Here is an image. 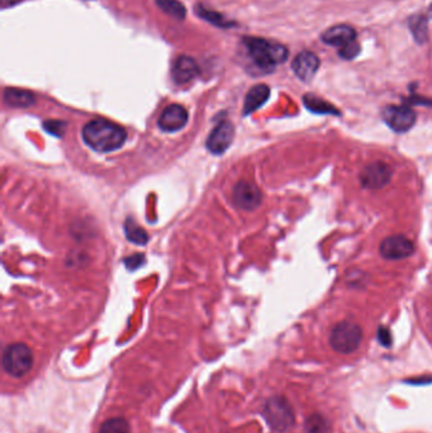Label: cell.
Listing matches in <instances>:
<instances>
[{
	"mask_svg": "<svg viewBox=\"0 0 432 433\" xmlns=\"http://www.w3.org/2000/svg\"><path fill=\"white\" fill-rule=\"evenodd\" d=\"M81 136L92 150L100 154L119 150L127 139V132L123 127L103 118L88 122Z\"/></svg>",
	"mask_w": 432,
	"mask_h": 433,
	"instance_id": "obj_1",
	"label": "cell"
},
{
	"mask_svg": "<svg viewBox=\"0 0 432 433\" xmlns=\"http://www.w3.org/2000/svg\"><path fill=\"white\" fill-rule=\"evenodd\" d=\"M245 46L247 47L250 57L262 70H273L276 65L286 62L289 52L288 48L280 43L270 42L264 38L246 37Z\"/></svg>",
	"mask_w": 432,
	"mask_h": 433,
	"instance_id": "obj_2",
	"label": "cell"
},
{
	"mask_svg": "<svg viewBox=\"0 0 432 433\" xmlns=\"http://www.w3.org/2000/svg\"><path fill=\"white\" fill-rule=\"evenodd\" d=\"M363 341V330L351 321H342L334 325L329 333V346L334 351L349 355L359 349Z\"/></svg>",
	"mask_w": 432,
	"mask_h": 433,
	"instance_id": "obj_3",
	"label": "cell"
},
{
	"mask_svg": "<svg viewBox=\"0 0 432 433\" xmlns=\"http://www.w3.org/2000/svg\"><path fill=\"white\" fill-rule=\"evenodd\" d=\"M33 366L32 350L25 343H12L3 352V367L13 378H22Z\"/></svg>",
	"mask_w": 432,
	"mask_h": 433,
	"instance_id": "obj_4",
	"label": "cell"
},
{
	"mask_svg": "<svg viewBox=\"0 0 432 433\" xmlns=\"http://www.w3.org/2000/svg\"><path fill=\"white\" fill-rule=\"evenodd\" d=\"M262 415L269 427L276 432H286L294 425V413L286 398L273 397L267 400Z\"/></svg>",
	"mask_w": 432,
	"mask_h": 433,
	"instance_id": "obj_5",
	"label": "cell"
},
{
	"mask_svg": "<svg viewBox=\"0 0 432 433\" xmlns=\"http://www.w3.org/2000/svg\"><path fill=\"white\" fill-rule=\"evenodd\" d=\"M392 175H393V168L390 163L374 161L361 170L359 175L360 184L366 189L377 190L385 187L390 183Z\"/></svg>",
	"mask_w": 432,
	"mask_h": 433,
	"instance_id": "obj_6",
	"label": "cell"
},
{
	"mask_svg": "<svg viewBox=\"0 0 432 433\" xmlns=\"http://www.w3.org/2000/svg\"><path fill=\"white\" fill-rule=\"evenodd\" d=\"M383 120L395 132L403 133L409 131L416 123V113L407 105H388L382 112Z\"/></svg>",
	"mask_w": 432,
	"mask_h": 433,
	"instance_id": "obj_7",
	"label": "cell"
},
{
	"mask_svg": "<svg viewBox=\"0 0 432 433\" xmlns=\"http://www.w3.org/2000/svg\"><path fill=\"white\" fill-rule=\"evenodd\" d=\"M379 253L387 260L407 259L414 255V243L406 236H390L380 242Z\"/></svg>",
	"mask_w": 432,
	"mask_h": 433,
	"instance_id": "obj_8",
	"label": "cell"
},
{
	"mask_svg": "<svg viewBox=\"0 0 432 433\" xmlns=\"http://www.w3.org/2000/svg\"><path fill=\"white\" fill-rule=\"evenodd\" d=\"M232 197L235 205L244 211H254L262 202L260 189L247 180L238 181L233 187Z\"/></svg>",
	"mask_w": 432,
	"mask_h": 433,
	"instance_id": "obj_9",
	"label": "cell"
},
{
	"mask_svg": "<svg viewBox=\"0 0 432 433\" xmlns=\"http://www.w3.org/2000/svg\"><path fill=\"white\" fill-rule=\"evenodd\" d=\"M233 133H235V128L232 126L231 122L226 120H221L208 136L207 142H206L208 151L212 152L214 155H222L231 146L232 141H233Z\"/></svg>",
	"mask_w": 432,
	"mask_h": 433,
	"instance_id": "obj_10",
	"label": "cell"
},
{
	"mask_svg": "<svg viewBox=\"0 0 432 433\" xmlns=\"http://www.w3.org/2000/svg\"><path fill=\"white\" fill-rule=\"evenodd\" d=\"M187 109L180 104H171L163 110L158 117V125L164 132L174 133L180 131L188 123Z\"/></svg>",
	"mask_w": 432,
	"mask_h": 433,
	"instance_id": "obj_11",
	"label": "cell"
},
{
	"mask_svg": "<svg viewBox=\"0 0 432 433\" xmlns=\"http://www.w3.org/2000/svg\"><path fill=\"white\" fill-rule=\"evenodd\" d=\"M320 65H321V61L316 54L310 51H302L293 60L292 69L299 80L307 83L315 78V75L320 69Z\"/></svg>",
	"mask_w": 432,
	"mask_h": 433,
	"instance_id": "obj_12",
	"label": "cell"
},
{
	"mask_svg": "<svg viewBox=\"0 0 432 433\" xmlns=\"http://www.w3.org/2000/svg\"><path fill=\"white\" fill-rule=\"evenodd\" d=\"M322 42L329 46L342 47L356 40V30L349 24H337L325 30L321 36Z\"/></svg>",
	"mask_w": 432,
	"mask_h": 433,
	"instance_id": "obj_13",
	"label": "cell"
},
{
	"mask_svg": "<svg viewBox=\"0 0 432 433\" xmlns=\"http://www.w3.org/2000/svg\"><path fill=\"white\" fill-rule=\"evenodd\" d=\"M199 74L197 61L190 56H180L173 67V79L177 84H187L194 80Z\"/></svg>",
	"mask_w": 432,
	"mask_h": 433,
	"instance_id": "obj_14",
	"label": "cell"
},
{
	"mask_svg": "<svg viewBox=\"0 0 432 433\" xmlns=\"http://www.w3.org/2000/svg\"><path fill=\"white\" fill-rule=\"evenodd\" d=\"M270 96V88L268 85L259 84L252 86L249 93L246 94L244 104V115H249L255 112L257 109L262 107L265 103L268 102Z\"/></svg>",
	"mask_w": 432,
	"mask_h": 433,
	"instance_id": "obj_15",
	"label": "cell"
},
{
	"mask_svg": "<svg viewBox=\"0 0 432 433\" xmlns=\"http://www.w3.org/2000/svg\"><path fill=\"white\" fill-rule=\"evenodd\" d=\"M4 103L13 108H28L36 103V96L31 91L6 88L4 91Z\"/></svg>",
	"mask_w": 432,
	"mask_h": 433,
	"instance_id": "obj_16",
	"label": "cell"
},
{
	"mask_svg": "<svg viewBox=\"0 0 432 433\" xmlns=\"http://www.w3.org/2000/svg\"><path fill=\"white\" fill-rule=\"evenodd\" d=\"M303 102L307 109H310V112L317 115H340V112L335 107H332L331 104L313 94H307L303 98Z\"/></svg>",
	"mask_w": 432,
	"mask_h": 433,
	"instance_id": "obj_17",
	"label": "cell"
},
{
	"mask_svg": "<svg viewBox=\"0 0 432 433\" xmlns=\"http://www.w3.org/2000/svg\"><path fill=\"white\" fill-rule=\"evenodd\" d=\"M124 232H126L127 240L134 242L136 245L144 246L148 242V235L146 231L141 229L140 226L131 218L124 223Z\"/></svg>",
	"mask_w": 432,
	"mask_h": 433,
	"instance_id": "obj_18",
	"label": "cell"
},
{
	"mask_svg": "<svg viewBox=\"0 0 432 433\" xmlns=\"http://www.w3.org/2000/svg\"><path fill=\"white\" fill-rule=\"evenodd\" d=\"M329 428V422L320 413L308 415L305 422V431L307 433H327Z\"/></svg>",
	"mask_w": 432,
	"mask_h": 433,
	"instance_id": "obj_19",
	"label": "cell"
},
{
	"mask_svg": "<svg viewBox=\"0 0 432 433\" xmlns=\"http://www.w3.org/2000/svg\"><path fill=\"white\" fill-rule=\"evenodd\" d=\"M156 3H158V6H160V9L163 12L169 14L174 18L179 19V21H183L187 16L185 6L177 0H158Z\"/></svg>",
	"mask_w": 432,
	"mask_h": 433,
	"instance_id": "obj_20",
	"label": "cell"
},
{
	"mask_svg": "<svg viewBox=\"0 0 432 433\" xmlns=\"http://www.w3.org/2000/svg\"><path fill=\"white\" fill-rule=\"evenodd\" d=\"M409 28L412 30L417 42H426L427 35H428L427 33V17L414 16L412 18H409Z\"/></svg>",
	"mask_w": 432,
	"mask_h": 433,
	"instance_id": "obj_21",
	"label": "cell"
},
{
	"mask_svg": "<svg viewBox=\"0 0 432 433\" xmlns=\"http://www.w3.org/2000/svg\"><path fill=\"white\" fill-rule=\"evenodd\" d=\"M131 428L128 422L124 418L116 417V418H110L107 421L103 422V425L100 426L99 433H129Z\"/></svg>",
	"mask_w": 432,
	"mask_h": 433,
	"instance_id": "obj_22",
	"label": "cell"
},
{
	"mask_svg": "<svg viewBox=\"0 0 432 433\" xmlns=\"http://www.w3.org/2000/svg\"><path fill=\"white\" fill-rule=\"evenodd\" d=\"M43 128L46 129V132L55 136V137H62V134L65 133L66 129V123L62 120H46L43 122Z\"/></svg>",
	"mask_w": 432,
	"mask_h": 433,
	"instance_id": "obj_23",
	"label": "cell"
},
{
	"mask_svg": "<svg viewBox=\"0 0 432 433\" xmlns=\"http://www.w3.org/2000/svg\"><path fill=\"white\" fill-rule=\"evenodd\" d=\"M360 54L359 43L356 42V40L353 42L347 43L345 46L341 47L339 51V56L342 57L344 60H353L358 54Z\"/></svg>",
	"mask_w": 432,
	"mask_h": 433,
	"instance_id": "obj_24",
	"label": "cell"
},
{
	"mask_svg": "<svg viewBox=\"0 0 432 433\" xmlns=\"http://www.w3.org/2000/svg\"><path fill=\"white\" fill-rule=\"evenodd\" d=\"M198 13H199V16L203 17L204 19H207L209 22H212V23L216 24V25H226L225 19L222 18L221 16H217L216 13L214 12H208L206 8H201V9H198Z\"/></svg>",
	"mask_w": 432,
	"mask_h": 433,
	"instance_id": "obj_25",
	"label": "cell"
},
{
	"mask_svg": "<svg viewBox=\"0 0 432 433\" xmlns=\"http://www.w3.org/2000/svg\"><path fill=\"white\" fill-rule=\"evenodd\" d=\"M144 262H145V256L141 253L128 256L127 259L124 260V265L127 266L128 270H137Z\"/></svg>",
	"mask_w": 432,
	"mask_h": 433,
	"instance_id": "obj_26",
	"label": "cell"
},
{
	"mask_svg": "<svg viewBox=\"0 0 432 433\" xmlns=\"http://www.w3.org/2000/svg\"><path fill=\"white\" fill-rule=\"evenodd\" d=\"M378 340H379L380 345H383L384 347L392 346V335H390V331L387 327H379Z\"/></svg>",
	"mask_w": 432,
	"mask_h": 433,
	"instance_id": "obj_27",
	"label": "cell"
},
{
	"mask_svg": "<svg viewBox=\"0 0 432 433\" xmlns=\"http://www.w3.org/2000/svg\"><path fill=\"white\" fill-rule=\"evenodd\" d=\"M19 1H21V0H1V6H3V8H6V6H14V4L19 3Z\"/></svg>",
	"mask_w": 432,
	"mask_h": 433,
	"instance_id": "obj_28",
	"label": "cell"
}]
</instances>
